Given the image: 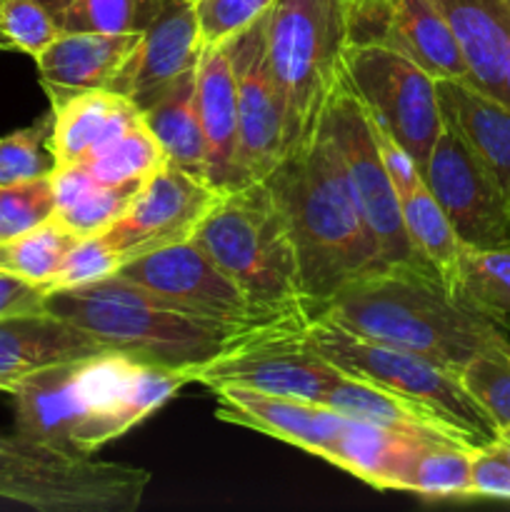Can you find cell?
<instances>
[{
    "label": "cell",
    "instance_id": "11",
    "mask_svg": "<svg viewBox=\"0 0 510 512\" xmlns=\"http://www.w3.org/2000/svg\"><path fill=\"white\" fill-rule=\"evenodd\" d=\"M423 180L460 245L510 248V195L448 125L435 140Z\"/></svg>",
    "mask_w": 510,
    "mask_h": 512
},
{
    "label": "cell",
    "instance_id": "37",
    "mask_svg": "<svg viewBox=\"0 0 510 512\" xmlns=\"http://www.w3.org/2000/svg\"><path fill=\"white\" fill-rule=\"evenodd\" d=\"M55 215L53 175L0 185V240L38 228Z\"/></svg>",
    "mask_w": 510,
    "mask_h": 512
},
{
    "label": "cell",
    "instance_id": "9",
    "mask_svg": "<svg viewBox=\"0 0 510 512\" xmlns=\"http://www.w3.org/2000/svg\"><path fill=\"white\" fill-rule=\"evenodd\" d=\"M345 80L423 173L445 128L433 75L383 45H348Z\"/></svg>",
    "mask_w": 510,
    "mask_h": 512
},
{
    "label": "cell",
    "instance_id": "22",
    "mask_svg": "<svg viewBox=\"0 0 510 512\" xmlns=\"http://www.w3.org/2000/svg\"><path fill=\"white\" fill-rule=\"evenodd\" d=\"M195 98L205 135V180L223 193L233 188L238 140V85L230 60V40L203 48L195 65Z\"/></svg>",
    "mask_w": 510,
    "mask_h": 512
},
{
    "label": "cell",
    "instance_id": "18",
    "mask_svg": "<svg viewBox=\"0 0 510 512\" xmlns=\"http://www.w3.org/2000/svg\"><path fill=\"white\" fill-rule=\"evenodd\" d=\"M213 395L215 418L223 423L270 435L323 460L328 458L335 438L348 420V415L328 405L258 393V390L235 388V385L215 388Z\"/></svg>",
    "mask_w": 510,
    "mask_h": 512
},
{
    "label": "cell",
    "instance_id": "35",
    "mask_svg": "<svg viewBox=\"0 0 510 512\" xmlns=\"http://www.w3.org/2000/svg\"><path fill=\"white\" fill-rule=\"evenodd\" d=\"M455 293L488 313L510 318V248L460 245Z\"/></svg>",
    "mask_w": 510,
    "mask_h": 512
},
{
    "label": "cell",
    "instance_id": "19",
    "mask_svg": "<svg viewBox=\"0 0 510 512\" xmlns=\"http://www.w3.org/2000/svg\"><path fill=\"white\" fill-rule=\"evenodd\" d=\"M370 123H373L375 140H378L385 165H388L393 188L398 193L400 215H403V225L410 238V245H413L415 255L425 265H430L440 275V280L455 293L460 240L455 238L443 208L438 205L435 195L430 193L428 183L423 180V173L415 168L410 155L390 138L388 130L373 115H370Z\"/></svg>",
    "mask_w": 510,
    "mask_h": 512
},
{
    "label": "cell",
    "instance_id": "25",
    "mask_svg": "<svg viewBox=\"0 0 510 512\" xmlns=\"http://www.w3.org/2000/svg\"><path fill=\"white\" fill-rule=\"evenodd\" d=\"M143 30L123 33H60L35 58L40 83L55 88H108L138 48Z\"/></svg>",
    "mask_w": 510,
    "mask_h": 512
},
{
    "label": "cell",
    "instance_id": "6",
    "mask_svg": "<svg viewBox=\"0 0 510 512\" xmlns=\"http://www.w3.org/2000/svg\"><path fill=\"white\" fill-rule=\"evenodd\" d=\"M150 473L95 455L0 435V498L40 512H133Z\"/></svg>",
    "mask_w": 510,
    "mask_h": 512
},
{
    "label": "cell",
    "instance_id": "38",
    "mask_svg": "<svg viewBox=\"0 0 510 512\" xmlns=\"http://www.w3.org/2000/svg\"><path fill=\"white\" fill-rule=\"evenodd\" d=\"M460 378L498 428L510 425V350L470 360L460 370Z\"/></svg>",
    "mask_w": 510,
    "mask_h": 512
},
{
    "label": "cell",
    "instance_id": "17",
    "mask_svg": "<svg viewBox=\"0 0 510 512\" xmlns=\"http://www.w3.org/2000/svg\"><path fill=\"white\" fill-rule=\"evenodd\" d=\"M93 358L38 370L10 388L15 400V428L20 435L53 448L73 450L70 438L93 413L98 395Z\"/></svg>",
    "mask_w": 510,
    "mask_h": 512
},
{
    "label": "cell",
    "instance_id": "21",
    "mask_svg": "<svg viewBox=\"0 0 510 512\" xmlns=\"http://www.w3.org/2000/svg\"><path fill=\"white\" fill-rule=\"evenodd\" d=\"M100 353L110 350L83 328L48 310L0 318V390L10 393L25 375Z\"/></svg>",
    "mask_w": 510,
    "mask_h": 512
},
{
    "label": "cell",
    "instance_id": "3",
    "mask_svg": "<svg viewBox=\"0 0 510 512\" xmlns=\"http://www.w3.org/2000/svg\"><path fill=\"white\" fill-rule=\"evenodd\" d=\"M45 310L83 328L113 353L170 370H198L270 325L205 318L115 273L50 290Z\"/></svg>",
    "mask_w": 510,
    "mask_h": 512
},
{
    "label": "cell",
    "instance_id": "43",
    "mask_svg": "<svg viewBox=\"0 0 510 512\" xmlns=\"http://www.w3.org/2000/svg\"><path fill=\"white\" fill-rule=\"evenodd\" d=\"M45 295H48L45 285L28 283V280L18 278V275H10L0 270V318L43 313Z\"/></svg>",
    "mask_w": 510,
    "mask_h": 512
},
{
    "label": "cell",
    "instance_id": "48",
    "mask_svg": "<svg viewBox=\"0 0 510 512\" xmlns=\"http://www.w3.org/2000/svg\"><path fill=\"white\" fill-rule=\"evenodd\" d=\"M0 5H3V0H0ZM0 30H3V28H0Z\"/></svg>",
    "mask_w": 510,
    "mask_h": 512
},
{
    "label": "cell",
    "instance_id": "26",
    "mask_svg": "<svg viewBox=\"0 0 510 512\" xmlns=\"http://www.w3.org/2000/svg\"><path fill=\"white\" fill-rule=\"evenodd\" d=\"M458 35L470 83L498 95L510 55L508 0H435Z\"/></svg>",
    "mask_w": 510,
    "mask_h": 512
},
{
    "label": "cell",
    "instance_id": "8",
    "mask_svg": "<svg viewBox=\"0 0 510 512\" xmlns=\"http://www.w3.org/2000/svg\"><path fill=\"white\" fill-rule=\"evenodd\" d=\"M310 320H280L250 333L220 358L193 370V383L205 388L258 390L323 405L325 395L345 378L308 338Z\"/></svg>",
    "mask_w": 510,
    "mask_h": 512
},
{
    "label": "cell",
    "instance_id": "13",
    "mask_svg": "<svg viewBox=\"0 0 510 512\" xmlns=\"http://www.w3.org/2000/svg\"><path fill=\"white\" fill-rule=\"evenodd\" d=\"M218 198L220 190L168 160L153 178H148L130 208L113 225L100 230V235L120 260L128 263L193 238L195 228Z\"/></svg>",
    "mask_w": 510,
    "mask_h": 512
},
{
    "label": "cell",
    "instance_id": "12",
    "mask_svg": "<svg viewBox=\"0 0 510 512\" xmlns=\"http://www.w3.org/2000/svg\"><path fill=\"white\" fill-rule=\"evenodd\" d=\"M238 85L233 188L265 180L285 155V110L265 50L263 15L230 40Z\"/></svg>",
    "mask_w": 510,
    "mask_h": 512
},
{
    "label": "cell",
    "instance_id": "41",
    "mask_svg": "<svg viewBox=\"0 0 510 512\" xmlns=\"http://www.w3.org/2000/svg\"><path fill=\"white\" fill-rule=\"evenodd\" d=\"M120 265H123V260L110 248V243L103 235L95 233L88 235V238H80L75 248L68 253V258H65L60 273L48 285V293L58 288H70V285H83L108 278V275L118 273Z\"/></svg>",
    "mask_w": 510,
    "mask_h": 512
},
{
    "label": "cell",
    "instance_id": "29",
    "mask_svg": "<svg viewBox=\"0 0 510 512\" xmlns=\"http://www.w3.org/2000/svg\"><path fill=\"white\" fill-rule=\"evenodd\" d=\"M190 383H193V370H170L158 368V365H143L133 388L128 390V395L115 408L98 415V418L85 420L83 425L75 428L73 438H70V448L75 453L95 455L110 440L125 435L130 428L143 423L148 415H153L155 410L163 408L180 388Z\"/></svg>",
    "mask_w": 510,
    "mask_h": 512
},
{
    "label": "cell",
    "instance_id": "5",
    "mask_svg": "<svg viewBox=\"0 0 510 512\" xmlns=\"http://www.w3.org/2000/svg\"><path fill=\"white\" fill-rule=\"evenodd\" d=\"M265 50L285 110V155L308 143L345 75L343 0H275L263 15ZM283 155V158H285Z\"/></svg>",
    "mask_w": 510,
    "mask_h": 512
},
{
    "label": "cell",
    "instance_id": "14",
    "mask_svg": "<svg viewBox=\"0 0 510 512\" xmlns=\"http://www.w3.org/2000/svg\"><path fill=\"white\" fill-rule=\"evenodd\" d=\"M348 45H383L435 80H470L458 35L435 0H365L345 8Z\"/></svg>",
    "mask_w": 510,
    "mask_h": 512
},
{
    "label": "cell",
    "instance_id": "1",
    "mask_svg": "<svg viewBox=\"0 0 510 512\" xmlns=\"http://www.w3.org/2000/svg\"><path fill=\"white\" fill-rule=\"evenodd\" d=\"M310 320L338 325L460 370L470 360L510 350V318L453 293L433 268L400 265L350 280L310 308Z\"/></svg>",
    "mask_w": 510,
    "mask_h": 512
},
{
    "label": "cell",
    "instance_id": "36",
    "mask_svg": "<svg viewBox=\"0 0 510 512\" xmlns=\"http://www.w3.org/2000/svg\"><path fill=\"white\" fill-rule=\"evenodd\" d=\"M53 110L40 115L28 128L0 135V185L23 183V180L53 175L58 168L53 148Z\"/></svg>",
    "mask_w": 510,
    "mask_h": 512
},
{
    "label": "cell",
    "instance_id": "4",
    "mask_svg": "<svg viewBox=\"0 0 510 512\" xmlns=\"http://www.w3.org/2000/svg\"><path fill=\"white\" fill-rule=\"evenodd\" d=\"M195 245L270 318H308L290 225L268 183L220 193L193 233Z\"/></svg>",
    "mask_w": 510,
    "mask_h": 512
},
{
    "label": "cell",
    "instance_id": "51",
    "mask_svg": "<svg viewBox=\"0 0 510 512\" xmlns=\"http://www.w3.org/2000/svg\"><path fill=\"white\" fill-rule=\"evenodd\" d=\"M0 393H3V390H0Z\"/></svg>",
    "mask_w": 510,
    "mask_h": 512
},
{
    "label": "cell",
    "instance_id": "20",
    "mask_svg": "<svg viewBox=\"0 0 510 512\" xmlns=\"http://www.w3.org/2000/svg\"><path fill=\"white\" fill-rule=\"evenodd\" d=\"M43 88L53 110L50 148L58 165L95 158L143 118V110L133 100L108 88Z\"/></svg>",
    "mask_w": 510,
    "mask_h": 512
},
{
    "label": "cell",
    "instance_id": "44",
    "mask_svg": "<svg viewBox=\"0 0 510 512\" xmlns=\"http://www.w3.org/2000/svg\"><path fill=\"white\" fill-rule=\"evenodd\" d=\"M493 448L510 463V425H503V428L498 430V438H495Z\"/></svg>",
    "mask_w": 510,
    "mask_h": 512
},
{
    "label": "cell",
    "instance_id": "23",
    "mask_svg": "<svg viewBox=\"0 0 510 512\" xmlns=\"http://www.w3.org/2000/svg\"><path fill=\"white\" fill-rule=\"evenodd\" d=\"M443 123L488 165L510 195V108L470 80H435Z\"/></svg>",
    "mask_w": 510,
    "mask_h": 512
},
{
    "label": "cell",
    "instance_id": "28",
    "mask_svg": "<svg viewBox=\"0 0 510 512\" xmlns=\"http://www.w3.org/2000/svg\"><path fill=\"white\" fill-rule=\"evenodd\" d=\"M148 180L128 183H100L85 170L83 163L58 165L53 173L55 218L80 238L100 233L113 225Z\"/></svg>",
    "mask_w": 510,
    "mask_h": 512
},
{
    "label": "cell",
    "instance_id": "15",
    "mask_svg": "<svg viewBox=\"0 0 510 512\" xmlns=\"http://www.w3.org/2000/svg\"><path fill=\"white\" fill-rule=\"evenodd\" d=\"M120 278L153 290L163 298L175 300L183 308L205 318L230 320V323H280L298 318H270L255 310L248 295L193 243L168 245L140 258L128 260L118 268ZM308 320V318H303Z\"/></svg>",
    "mask_w": 510,
    "mask_h": 512
},
{
    "label": "cell",
    "instance_id": "16",
    "mask_svg": "<svg viewBox=\"0 0 510 512\" xmlns=\"http://www.w3.org/2000/svg\"><path fill=\"white\" fill-rule=\"evenodd\" d=\"M203 48L193 3L160 0L158 10L143 28L138 48L115 73L108 90L125 95L143 110L180 75L195 70Z\"/></svg>",
    "mask_w": 510,
    "mask_h": 512
},
{
    "label": "cell",
    "instance_id": "7",
    "mask_svg": "<svg viewBox=\"0 0 510 512\" xmlns=\"http://www.w3.org/2000/svg\"><path fill=\"white\" fill-rule=\"evenodd\" d=\"M308 338L313 348L343 375L365 380L423 405L450 428L463 433L475 448L493 445L498 438V423L465 388L463 378L455 370L413 350L360 338L323 320H310Z\"/></svg>",
    "mask_w": 510,
    "mask_h": 512
},
{
    "label": "cell",
    "instance_id": "50",
    "mask_svg": "<svg viewBox=\"0 0 510 512\" xmlns=\"http://www.w3.org/2000/svg\"><path fill=\"white\" fill-rule=\"evenodd\" d=\"M190 3H195V0H190Z\"/></svg>",
    "mask_w": 510,
    "mask_h": 512
},
{
    "label": "cell",
    "instance_id": "30",
    "mask_svg": "<svg viewBox=\"0 0 510 512\" xmlns=\"http://www.w3.org/2000/svg\"><path fill=\"white\" fill-rule=\"evenodd\" d=\"M143 118L170 163L205 180V135L195 98V70L180 75L153 103L145 105Z\"/></svg>",
    "mask_w": 510,
    "mask_h": 512
},
{
    "label": "cell",
    "instance_id": "24",
    "mask_svg": "<svg viewBox=\"0 0 510 512\" xmlns=\"http://www.w3.org/2000/svg\"><path fill=\"white\" fill-rule=\"evenodd\" d=\"M428 443L435 440L410 438L380 425L348 418L325 460L375 490L408 493L415 460Z\"/></svg>",
    "mask_w": 510,
    "mask_h": 512
},
{
    "label": "cell",
    "instance_id": "27",
    "mask_svg": "<svg viewBox=\"0 0 510 512\" xmlns=\"http://www.w3.org/2000/svg\"><path fill=\"white\" fill-rule=\"evenodd\" d=\"M323 405L348 415V418L380 425V428L410 435V438L463 440V443H468L463 433L450 428L445 420H440L438 415L430 413L423 405L400 398V395L378 388V385L365 383V380L348 378V375L328 390Z\"/></svg>",
    "mask_w": 510,
    "mask_h": 512
},
{
    "label": "cell",
    "instance_id": "33",
    "mask_svg": "<svg viewBox=\"0 0 510 512\" xmlns=\"http://www.w3.org/2000/svg\"><path fill=\"white\" fill-rule=\"evenodd\" d=\"M60 33L143 30L160 0H38Z\"/></svg>",
    "mask_w": 510,
    "mask_h": 512
},
{
    "label": "cell",
    "instance_id": "45",
    "mask_svg": "<svg viewBox=\"0 0 510 512\" xmlns=\"http://www.w3.org/2000/svg\"><path fill=\"white\" fill-rule=\"evenodd\" d=\"M495 98L503 100V103L510 108V55H508V63H505L503 80H500V90H498V95H495Z\"/></svg>",
    "mask_w": 510,
    "mask_h": 512
},
{
    "label": "cell",
    "instance_id": "34",
    "mask_svg": "<svg viewBox=\"0 0 510 512\" xmlns=\"http://www.w3.org/2000/svg\"><path fill=\"white\" fill-rule=\"evenodd\" d=\"M168 163V155L160 148L158 138L150 133L145 118H140L113 145L85 160V170L100 183H128V180H148Z\"/></svg>",
    "mask_w": 510,
    "mask_h": 512
},
{
    "label": "cell",
    "instance_id": "46",
    "mask_svg": "<svg viewBox=\"0 0 510 512\" xmlns=\"http://www.w3.org/2000/svg\"><path fill=\"white\" fill-rule=\"evenodd\" d=\"M0 50H15V45L10 43V38L3 33V30H0Z\"/></svg>",
    "mask_w": 510,
    "mask_h": 512
},
{
    "label": "cell",
    "instance_id": "2",
    "mask_svg": "<svg viewBox=\"0 0 510 512\" xmlns=\"http://www.w3.org/2000/svg\"><path fill=\"white\" fill-rule=\"evenodd\" d=\"M265 183L293 233L308 313L350 280L385 270L378 245L350 193L325 118H320L308 143L275 165Z\"/></svg>",
    "mask_w": 510,
    "mask_h": 512
},
{
    "label": "cell",
    "instance_id": "39",
    "mask_svg": "<svg viewBox=\"0 0 510 512\" xmlns=\"http://www.w3.org/2000/svg\"><path fill=\"white\" fill-rule=\"evenodd\" d=\"M275 0H195V18L203 45L233 40L240 30L253 25L273 8Z\"/></svg>",
    "mask_w": 510,
    "mask_h": 512
},
{
    "label": "cell",
    "instance_id": "47",
    "mask_svg": "<svg viewBox=\"0 0 510 512\" xmlns=\"http://www.w3.org/2000/svg\"><path fill=\"white\" fill-rule=\"evenodd\" d=\"M345 8H350V5H358V3H365V0H343Z\"/></svg>",
    "mask_w": 510,
    "mask_h": 512
},
{
    "label": "cell",
    "instance_id": "10",
    "mask_svg": "<svg viewBox=\"0 0 510 512\" xmlns=\"http://www.w3.org/2000/svg\"><path fill=\"white\" fill-rule=\"evenodd\" d=\"M333 143L343 160L345 175H348L350 193L355 205L378 245V255L385 268H400V265H423L430 268L415 255L405 233L403 215H400V200L390 180L388 165L375 140L370 113L363 100L355 95L350 83L340 80L328 108L323 113Z\"/></svg>",
    "mask_w": 510,
    "mask_h": 512
},
{
    "label": "cell",
    "instance_id": "40",
    "mask_svg": "<svg viewBox=\"0 0 510 512\" xmlns=\"http://www.w3.org/2000/svg\"><path fill=\"white\" fill-rule=\"evenodd\" d=\"M0 28L8 35L15 50L38 58L60 35L58 25L38 0H3Z\"/></svg>",
    "mask_w": 510,
    "mask_h": 512
},
{
    "label": "cell",
    "instance_id": "42",
    "mask_svg": "<svg viewBox=\"0 0 510 512\" xmlns=\"http://www.w3.org/2000/svg\"><path fill=\"white\" fill-rule=\"evenodd\" d=\"M473 495L475 498L505 500V503H510V463L493 445L475 450Z\"/></svg>",
    "mask_w": 510,
    "mask_h": 512
},
{
    "label": "cell",
    "instance_id": "31",
    "mask_svg": "<svg viewBox=\"0 0 510 512\" xmlns=\"http://www.w3.org/2000/svg\"><path fill=\"white\" fill-rule=\"evenodd\" d=\"M78 240L80 235L65 228L53 215L28 233L0 240V270L48 288Z\"/></svg>",
    "mask_w": 510,
    "mask_h": 512
},
{
    "label": "cell",
    "instance_id": "49",
    "mask_svg": "<svg viewBox=\"0 0 510 512\" xmlns=\"http://www.w3.org/2000/svg\"><path fill=\"white\" fill-rule=\"evenodd\" d=\"M508 10H510V0H508Z\"/></svg>",
    "mask_w": 510,
    "mask_h": 512
},
{
    "label": "cell",
    "instance_id": "32",
    "mask_svg": "<svg viewBox=\"0 0 510 512\" xmlns=\"http://www.w3.org/2000/svg\"><path fill=\"white\" fill-rule=\"evenodd\" d=\"M475 450L463 440L428 443L415 460L408 493L428 500H473Z\"/></svg>",
    "mask_w": 510,
    "mask_h": 512
}]
</instances>
